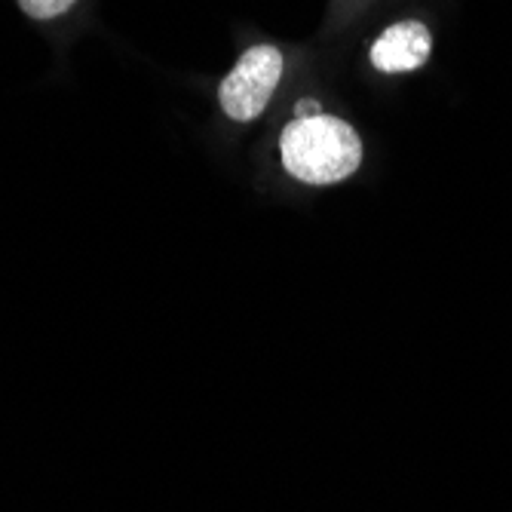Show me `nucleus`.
Masks as SVG:
<instances>
[{
  "label": "nucleus",
  "instance_id": "obj_1",
  "mask_svg": "<svg viewBox=\"0 0 512 512\" xmlns=\"http://www.w3.org/2000/svg\"><path fill=\"white\" fill-rule=\"evenodd\" d=\"M283 166L304 184H338L362 163V142L350 123L316 114L292 120L279 138Z\"/></svg>",
  "mask_w": 512,
  "mask_h": 512
},
{
  "label": "nucleus",
  "instance_id": "obj_2",
  "mask_svg": "<svg viewBox=\"0 0 512 512\" xmlns=\"http://www.w3.org/2000/svg\"><path fill=\"white\" fill-rule=\"evenodd\" d=\"M283 77V53L270 43L252 46L221 83V108L230 120H255L267 111Z\"/></svg>",
  "mask_w": 512,
  "mask_h": 512
},
{
  "label": "nucleus",
  "instance_id": "obj_3",
  "mask_svg": "<svg viewBox=\"0 0 512 512\" xmlns=\"http://www.w3.org/2000/svg\"><path fill=\"white\" fill-rule=\"evenodd\" d=\"M433 37L421 22H399L387 28L371 46V65L387 74H402L421 68L430 59Z\"/></svg>",
  "mask_w": 512,
  "mask_h": 512
},
{
  "label": "nucleus",
  "instance_id": "obj_4",
  "mask_svg": "<svg viewBox=\"0 0 512 512\" xmlns=\"http://www.w3.org/2000/svg\"><path fill=\"white\" fill-rule=\"evenodd\" d=\"M77 0H19L22 13H28L31 19H56L62 13H68Z\"/></svg>",
  "mask_w": 512,
  "mask_h": 512
},
{
  "label": "nucleus",
  "instance_id": "obj_5",
  "mask_svg": "<svg viewBox=\"0 0 512 512\" xmlns=\"http://www.w3.org/2000/svg\"><path fill=\"white\" fill-rule=\"evenodd\" d=\"M319 111H322V105H319V102H313V99L298 102V120H304V117H316Z\"/></svg>",
  "mask_w": 512,
  "mask_h": 512
}]
</instances>
